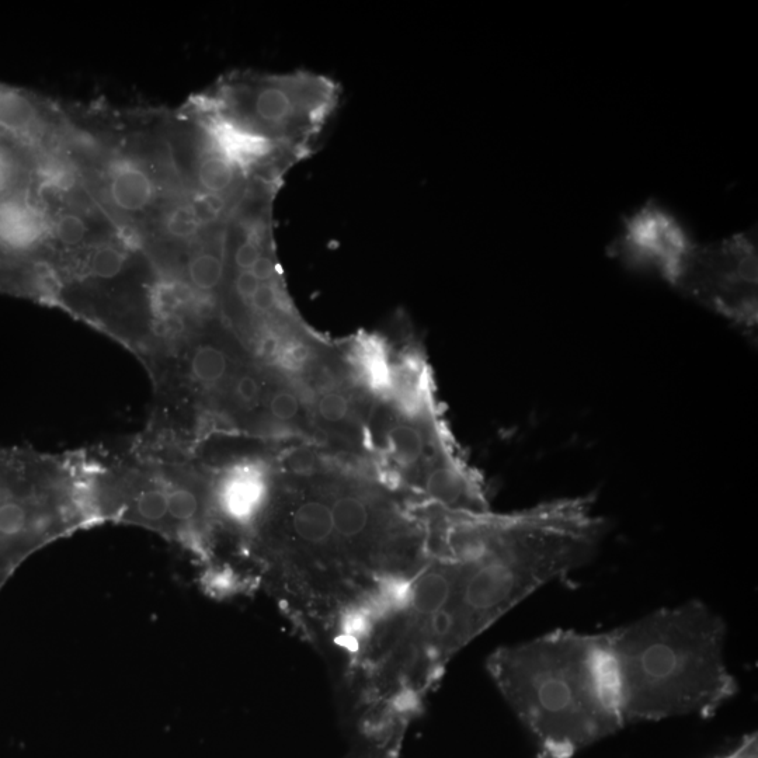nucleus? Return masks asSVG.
<instances>
[{
	"label": "nucleus",
	"mask_w": 758,
	"mask_h": 758,
	"mask_svg": "<svg viewBox=\"0 0 758 758\" xmlns=\"http://www.w3.org/2000/svg\"><path fill=\"white\" fill-rule=\"evenodd\" d=\"M607 523L593 497L509 514L438 509L430 554L405 605L424 656L440 669L504 614L596 554Z\"/></svg>",
	"instance_id": "nucleus-1"
},
{
	"label": "nucleus",
	"mask_w": 758,
	"mask_h": 758,
	"mask_svg": "<svg viewBox=\"0 0 758 758\" xmlns=\"http://www.w3.org/2000/svg\"><path fill=\"white\" fill-rule=\"evenodd\" d=\"M489 676L538 758H572L624 728L607 632H549L490 655Z\"/></svg>",
	"instance_id": "nucleus-2"
},
{
	"label": "nucleus",
	"mask_w": 758,
	"mask_h": 758,
	"mask_svg": "<svg viewBox=\"0 0 758 758\" xmlns=\"http://www.w3.org/2000/svg\"><path fill=\"white\" fill-rule=\"evenodd\" d=\"M624 725L714 715L739 693L726 624L702 601L662 608L607 632Z\"/></svg>",
	"instance_id": "nucleus-3"
},
{
	"label": "nucleus",
	"mask_w": 758,
	"mask_h": 758,
	"mask_svg": "<svg viewBox=\"0 0 758 758\" xmlns=\"http://www.w3.org/2000/svg\"><path fill=\"white\" fill-rule=\"evenodd\" d=\"M339 102L340 86L318 73L243 76L222 88L214 116L262 141L291 169L314 154Z\"/></svg>",
	"instance_id": "nucleus-4"
},
{
	"label": "nucleus",
	"mask_w": 758,
	"mask_h": 758,
	"mask_svg": "<svg viewBox=\"0 0 758 758\" xmlns=\"http://www.w3.org/2000/svg\"><path fill=\"white\" fill-rule=\"evenodd\" d=\"M757 249L749 235L690 246L669 283L702 307L746 329L757 325Z\"/></svg>",
	"instance_id": "nucleus-5"
},
{
	"label": "nucleus",
	"mask_w": 758,
	"mask_h": 758,
	"mask_svg": "<svg viewBox=\"0 0 758 758\" xmlns=\"http://www.w3.org/2000/svg\"><path fill=\"white\" fill-rule=\"evenodd\" d=\"M23 468L19 460L0 458V589L55 530L47 496Z\"/></svg>",
	"instance_id": "nucleus-6"
},
{
	"label": "nucleus",
	"mask_w": 758,
	"mask_h": 758,
	"mask_svg": "<svg viewBox=\"0 0 758 758\" xmlns=\"http://www.w3.org/2000/svg\"><path fill=\"white\" fill-rule=\"evenodd\" d=\"M691 241L673 215L649 201L641 211L625 219V234L615 243L628 262L652 267L669 280Z\"/></svg>",
	"instance_id": "nucleus-7"
},
{
	"label": "nucleus",
	"mask_w": 758,
	"mask_h": 758,
	"mask_svg": "<svg viewBox=\"0 0 758 758\" xmlns=\"http://www.w3.org/2000/svg\"><path fill=\"white\" fill-rule=\"evenodd\" d=\"M111 201L125 212H141L155 198V184L144 169L130 162H120L111 169L109 179Z\"/></svg>",
	"instance_id": "nucleus-8"
},
{
	"label": "nucleus",
	"mask_w": 758,
	"mask_h": 758,
	"mask_svg": "<svg viewBox=\"0 0 758 758\" xmlns=\"http://www.w3.org/2000/svg\"><path fill=\"white\" fill-rule=\"evenodd\" d=\"M210 148L201 156L197 163V183L201 191L210 194H219V196H228L235 189L239 182V177L246 173L241 166L232 162L215 145L210 134Z\"/></svg>",
	"instance_id": "nucleus-9"
},
{
	"label": "nucleus",
	"mask_w": 758,
	"mask_h": 758,
	"mask_svg": "<svg viewBox=\"0 0 758 758\" xmlns=\"http://www.w3.org/2000/svg\"><path fill=\"white\" fill-rule=\"evenodd\" d=\"M269 410L278 423L298 424L299 430L312 426L308 401L301 388L298 391L290 387L278 388L271 395Z\"/></svg>",
	"instance_id": "nucleus-10"
},
{
	"label": "nucleus",
	"mask_w": 758,
	"mask_h": 758,
	"mask_svg": "<svg viewBox=\"0 0 758 758\" xmlns=\"http://www.w3.org/2000/svg\"><path fill=\"white\" fill-rule=\"evenodd\" d=\"M191 372L205 385L218 384L228 372V358L218 347L205 344L194 351L191 358Z\"/></svg>",
	"instance_id": "nucleus-11"
},
{
	"label": "nucleus",
	"mask_w": 758,
	"mask_h": 758,
	"mask_svg": "<svg viewBox=\"0 0 758 758\" xmlns=\"http://www.w3.org/2000/svg\"><path fill=\"white\" fill-rule=\"evenodd\" d=\"M225 266L221 256L215 253L204 252L194 256L189 264L191 283L198 290L212 291L221 284L224 278Z\"/></svg>",
	"instance_id": "nucleus-12"
},
{
	"label": "nucleus",
	"mask_w": 758,
	"mask_h": 758,
	"mask_svg": "<svg viewBox=\"0 0 758 758\" xmlns=\"http://www.w3.org/2000/svg\"><path fill=\"white\" fill-rule=\"evenodd\" d=\"M135 514L149 524H159L169 517L168 492L162 489H144L134 499Z\"/></svg>",
	"instance_id": "nucleus-13"
},
{
	"label": "nucleus",
	"mask_w": 758,
	"mask_h": 758,
	"mask_svg": "<svg viewBox=\"0 0 758 758\" xmlns=\"http://www.w3.org/2000/svg\"><path fill=\"white\" fill-rule=\"evenodd\" d=\"M168 513L179 524H189L201 516V500L196 492L177 488L168 492Z\"/></svg>",
	"instance_id": "nucleus-14"
},
{
	"label": "nucleus",
	"mask_w": 758,
	"mask_h": 758,
	"mask_svg": "<svg viewBox=\"0 0 758 758\" xmlns=\"http://www.w3.org/2000/svg\"><path fill=\"white\" fill-rule=\"evenodd\" d=\"M204 222L198 217L196 208L191 203L180 204L170 212L166 228L169 234L179 239H190L203 229Z\"/></svg>",
	"instance_id": "nucleus-15"
},
{
	"label": "nucleus",
	"mask_w": 758,
	"mask_h": 758,
	"mask_svg": "<svg viewBox=\"0 0 758 758\" xmlns=\"http://www.w3.org/2000/svg\"><path fill=\"white\" fill-rule=\"evenodd\" d=\"M52 231H54V235L57 236L59 242L65 243L68 246H75L85 239L88 228H86L85 221L79 215L68 212V214L59 215L55 219Z\"/></svg>",
	"instance_id": "nucleus-16"
},
{
	"label": "nucleus",
	"mask_w": 758,
	"mask_h": 758,
	"mask_svg": "<svg viewBox=\"0 0 758 758\" xmlns=\"http://www.w3.org/2000/svg\"><path fill=\"white\" fill-rule=\"evenodd\" d=\"M124 266V255L113 246L97 250L90 260V267L97 277L113 278L120 274Z\"/></svg>",
	"instance_id": "nucleus-17"
},
{
	"label": "nucleus",
	"mask_w": 758,
	"mask_h": 758,
	"mask_svg": "<svg viewBox=\"0 0 758 758\" xmlns=\"http://www.w3.org/2000/svg\"><path fill=\"white\" fill-rule=\"evenodd\" d=\"M263 256L262 243L259 235L246 236L245 241L239 243L235 250V264L239 270H252L257 260Z\"/></svg>",
	"instance_id": "nucleus-18"
},
{
	"label": "nucleus",
	"mask_w": 758,
	"mask_h": 758,
	"mask_svg": "<svg viewBox=\"0 0 758 758\" xmlns=\"http://www.w3.org/2000/svg\"><path fill=\"white\" fill-rule=\"evenodd\" d=\"M281 291L278 290L277 280L267 281V283L260 284L259 290L250 299V304L257 312L267 314V312L274 311L280 305Z\"/></svg>",
	"instance_id": "nucleus-19"
},
{
	"label": "nucleus",
	"mask_w": 758,
	"mask_h": 758,
	"mask_svg": "<svg viewBox=\"0 0 758 758\" xmlns=\"http://www.w3.org/2000/svg\"><path fill=\"white\" fill-rule=\"evenodd\" d=\"M235 395L245 405H253L260 398L259 382H257V379L253 375H242L236 381Z\"/></svg>",
	"instance_id": "nucleus-20"
},
{
	"label": "nucleus",
	"mask_w": 758,
	"mask_h": 758,
	"mask_svg": "<svg viewBox=\"0 0 758 758\" xmlns=\"http://www.w3.org/2000/svg\"><path fill=\"white\" fill-rule=\"evenodd\" d=\"M262 281L253 274L252 270H239L235 280V291L243 301L250 302L256 291L259 290Z\"/></svg>",
	"instance_id": "nucleus-21"
},
{
	"label": "nucleus",
	"mask_w": 758,
	"mask_h": 758,
	"mask_svg": "<svg viewBox=\"0 0 758 758\" xmlns=\"http://www.w3.org/2000/svg\"><path fill=\"white\" fill-rule=\"evenodd\" d=\"M252 271L262 283L277 280V264L270 256L260 257Z\"/></svg>",
	"instance_id": "nucleus-22"
},
{
	"label": "nucleus",
	"mask_w": 758,
	"mask_h": 758,
	"mask_svg": "<svg viewBox=\"0 0 758 758\" xmlns=\"http://www.w3.org/2000/svg\"><path fill=\"white\" fill-rule=\"evenodd\" d=\"M722 758H758L757 735H750L735 750Z\"/></svg>",
	"instance_id": "nucleus-23"
},
{
	"label": "nucleus",
	"mask_w": 758,
	"mask_h": 758,
	"mask_svg": "<svg viewBox=\"0 0 758 758\" xmlns=\"http://www.w3.org/2000/svg\"><path fill=\"white\" fill-rule=\"evenodd\" d=\"M396 753H398V749H378L375 747L374 753L365 758H398Z\"/></svg>",
	"instance_id": "nucleus-24"
}]
</instances>
